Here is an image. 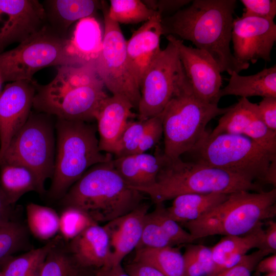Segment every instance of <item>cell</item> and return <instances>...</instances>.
<instances>
[{
    "label": "cell",
    "instance_id": "74e56055",
    "mask_svg": "<svg viewBox=\"0 0 276 276\" xmlns=\"http://www.w3.org/2000/svg\"><path fill=\"white\" fill-rule=\"evenodd\" d=\"M151 213L175 246L193 243L197 240L168 215L163 203H156Z\"/></svg>",
    "mask_w": 276,
    "mask_h": 276
},
{
    "label": "cell",
    "instance_id": "60d3db41",
    "mask_svg": "<svg viewBox=\"0 0 276 276\" xmlns=\"http://www.w3.org/2000/svg\"><path fill=\"white\" fill-rule=\"evenodd\" d=\"M244 7L243 17H255L274 20L276 15L275 0H241Z\"/></svg>",
    "mask_w": 276,
    "mask_h": 276
},
{
    "label": "cell",
    "instance_id": "f907efd6",
    "mask_svg": "<svg viewBox=\"0 0 276 276\" xmlns=\"http://www.w3.org/2000/svg\"><path fill=\"white\" fill-rule=\"evenodd\" d=\"M263 276H276V272L266 274Z\"/></svg>",
    "mask_w": 276,
    "mask_h": 276
},
{
    "label": "cell",
    "instance_id": "6da1fadb",
    "mask_svg": "<svg viewBox=\"0 0 276 276\" xmlns=\"http://www.w3.org/2000/svg\"><path fill=\"white\" fill-rule=\"evenodd\" d=\"M236 0H194L188 7L162 17L163 35H177L209 54L221 73L230 75L249 66L237 60L230 49Z\"/></svg>",
    "mask_w": 276,
    "mask_h": 276
},
{
    "label": "cell",
    "instance_id": "3957f363",
    "mask_svg": "<svg viewBox=\"0 0 276 276\" xmlns=\"http://www.w3.org/2000/svg\"><path fill=\"white\" fill-rule=\"evenodd\" d=\"M143 194L128 186L111 159L90 167L60 200L63 207L78 208L96 223H106L139 206Z\"/></svg>",
    "mask_w": 276,
    "mask_h": 276
},
{
    "label": "cell",
    "instance_id": "9a60e30c",
    "mask_svg": "<svg viewBox=\"0 0 276 276\" xmlns=\"http://www.w3.org/2000/svg\"><path fill=\"white\" fill-rule=\"evenodd\" d=\"M227 133L253 140L269 152L276 154V132L269 130L260 116L258 104L241 98L222 114L210 136Z\"/></svg>",
    "mask_w": 276,
    "mask_h": 276
},
{
    "label": "cell",
    "instance_id": "83f0119b",
    "mask_svg": "<svg viewBox=\"0 0 276 276\" xmlns=\"http://www.w3.org/2000/svg\"><path fill=\"white\" fill-rule=\"evenodd\" d=\"M96 269L84 267L75 259L60 235L49 251L39 276H94Z\"/></svg>",
    "mask_w": 276,
    "mask_h": 276
},
{
    "label": "cell",
    "instance_id": "816d5d0a",
    "mask_svg": "<svg viewBox=\"0 0 276 276\" xmlns=\"http://www.w3.org/2000/svg\"><path fill=\"white\" fill-rule=\"evenodd\" d=\"M0 276H3V272L1 270H0Z\"/></svg>",
    "mask_w": 276,
    "mask_h": 276
},
{
    "label": "cell",
    "instance_id": "1f68e13d",
    "mask_svg": "<svg viewBox=\"0 0 276 276\" xmlns=\"http://www.w3.org/2000/svg\"><path fill=\"white\" fill-rule=\"evenodd\" d=\"M26 216L28 229L38 239L49 241L59 232V215L52 208L31 202Z\"/></svg>",
    "mask_w": 276,
    "mask_h": 276
},
{
    "label": "cell",
    "instance_id": "4316f807",
    "mask_svg": "<svg viewBox=\"0 0 276 276\" xmlns=\"http://www.w3.org/2000/svg\"><path fill=\"white\" fill-rule=\"evenodd\" d=\"M228 194L187 193L173 199L166 208L168 215L179 224L195 221L224 201Z\"/></svg>",
    "mask_w": 276,
    "mask_h": 276
},
{
    "label": "cell",
    "instance_id": "d6a6232c",
    "mask_svg": "<svg viewBox=\"0 0 276 276\" xmlns=\"http://www.w3.org/2000/svg\"><path fill=\"white\" fill-rule=\"evenodd\" d=\"M109 2L108 15L119 25L146 22L157 12L148 8L140 0H110Z\"/></svg>",
    "mask_w": 276,
    "mask_h": 276
},
{
    "label": "cell",
    "instance_id": "4dcf8cb0",
    "mask_svg": "<svg viewBox=\"0 0 276 276\" xmlns=\"http://www.w3.org/2000/svg\"><path fill=\"white\" fill-rule=\"evenodd\" d=\"M56 239V236L41 247L5 260L2 262L3 276H39L42 264Z\"/></svg>",
    "mask_w": 276,
    "mask_h": 276
},
{
    "label": "cell",
    "instance_id": "7402d4cb",
    "mask_svg": "<svg viewBox=\"0 0 276 276\" xmlns=\"http://www.w3.org/2000/svg\"><path fill=\"white\" fill-rule=\"evenodd\" d=\"M103 33L100 22L94 16L76 22L72 34L68 38L67 51L76 66H88L96 69Z\"/></svg>",
    "mask_w": 276,
    "mask_h": 276
},
{
    "label": "cell",
    "instance_id": "8992f818",
    "mask_svg": "<svg viewBox=\"0 0 276 276\" xmlns=\"http://www.w3.org/2000/svg\"><path fill=\"white\" fill-rule=\"evenodd\" d=\"M55 129L57 150L48 196L60 200L88 169L113 157L100 149L97 126L90 122L56 118Z\"/></svg>",
    "mask_w": 276,
    "mask_h": 276
},
{
    "label": "cell",
    "instance_id": "7bdbcfd3",
    "mask_svg": "<svg viewBox=\"0 0 276 276\" xmlns=\"http://www.w3.org/2000/svg\"><path fill=\"white\" fill-rule=\"evenodd\" d=\"M258 107L262 120L266 127L276 132V97L263 98L258 104Z\"/></svg>",
    "mask_w": 276,
    "mask_h": 276
},
{
    "label": "cell",
    "instance_id": "e575fe53",
    "mask_svg": "<svg viewBox=\"0 0 276 276\" xmlns=\"http://www.w3.org/2000/svg\"><path fill=\"white\" fill-rule=\"evenodd\" d=\"M183 255L186 276H212L214 265L211 247L186 244Z\"/></svg>",
    "mask_w": 276,
    "mask_h": 276
},
{
    "label": "cell",
    "instance_id": "ac0fdd59",
    "mask_svg": "<svg viewBox=\"0 0 276 276\" xmlns=\"http://www.w3.org/2000/svg\"><path fill=\"white\" fill-rule=\"evenodd\" d=\"M162 17L161 14L156 12L134 31L126 42L129 67L140 88L146 73L162 50Z\"/></svg>",
    "mask_w": 276,
    "mask_h": 276
},
{
    "label": "cell",
    "instance_id": "7c38bea8",
    "mask_svg": "<svg viewBox=\"0 0 276 276\" xmlns=\"http://www.w3.org/2000/svg\"><path fill=\"white\" fill-rule=\"evenodd\" d=\"M104 29L102 49L97 61V73L112 95L127 98L137 108L141 99L140 88L130 70L126 42L120 25L108 15V5L101 1Z\"/></svg>",
    "mask_w": 276,
    "mask_h": 276
},
{
    "label": "cell",
    "instance_id": "ee69618b",
    "mask_svg": "<svg viewBox=\"0 0 276 276\" xmlns=\"http://www.w3.org/2000/svg\"><path fill=\"white\" fill-rule=\"evenodd\" d=\"M146 6L153 11L163 14L179 10L192 1L189 0H143Z\"/></svg>",
    "mask_w": 276,
    "mask_h": 276
},
{
    "label": "cell",
    "instance_id": "d4e9b609",
    "mask_svg": "<svg viewBox=\"0 0 276 276\" xmlns=\"http://www.w3.org/2000/svg\"><path fill=\"white\" fill-rule=\"evenodd\" d=\"M101 1L94 0H48L43 6L49 27L66 37L68 29L73 23L94 16L101 9Z\"/></svg>",
    "mask_w": 276,
    "mask_h": 276
},
{
    "label": "cell",
    "instance_id": "836d02e7",
    "mask_svg": "<svg viewBox=\"0 0 276 276\" xmlns=\"http://www.w3.org/2000/svg\"><path fill=\"white\" fill-rule=\"evenodd\" d=\"M29 231L20 222L12 220L0 227V263L30 246Z\"/></svg>",
    "mask_w": 276,
    "mask_h": 276
},
{
    "label": "cell",
    "instance_id": "5b68a950",
    "mask_svg": "<svg viewBox=\"0 0 276 276\" xmlns=\"http://www.w3.org/2000/svg\"><path fill=\"white\" fill-rule=\"evenodd\" d=\"M194 162L219 168L260 183L276 185V154L243 135L208 131L189 152Z\"/></svg>",
    "mask_w": 276,
    "mask_h": 276
},
{
    "label": "cell",
    "instance_id": "d6986e66",
    "mask_svg": "<svg viewBox=\"0 0 276 276\" xmlns=\"http://www.w3.org/2000/svg\"><path fill=\"white\" fill-rule=\"evenodd\" d=\"M149 205L141 203L131 212L104 225L108 235L110 251L109 265L122 260L137 246L142 235Z\"/></svg>",
    "mask_w": 276,
    "mask_h": 276
},
{
    "label": "cell",
    "instance_id": "f6af8a7d",
    "mask_svg": "<svg viewBox=\"0 0 276 276\" xmlns=\"http://www.w3.org/2000/svg\"><path fill=\"white\" fill-rule=\"evenodd\" d=\"M124 268L131 276H165L154 267L139 262L133 261Z\"/></svg>",
    "mask_w": 276,
    "mask_h": 276
},
{
    "label": "cell",
    "instance_id": "ab89813d",
    "mask_svg": "<svg viewBox=\"0 0 276 276\" xmlns=\"http://www.w3.org/2000/svg\"><path fill=\"white\" fill-rule=\"evenodd\" d=\"M270 254L265 250L258 249L247 254L235 265L223 270L215 276H251L258 263Z\"/></svg>",
    "mask_w": 276,
    "mask_h": 276
},
{
    "label": "cell",
    "instance_id": "5bb4252c",
    "mask_svg": "<svg viewBox=\"0 0 276 276\" xmlns=\"http://www.w3.org/2000/svg\"><path fill=\"white\" fill-rule=\"evenodd\" d=\"M45 22L43 4L37 0H0V50L25 41Z\"/></svg>",
    "mask_w": 276,
    "mask_h": 276
},
{
    "label": "cell",
    "instance_id": "f1b7e54d",
    "mask_svg": "<svg viewBox=\"0 0 276 276\" xmlns=\"http://www.w3.org/2000/svg\"><path fill=\"white\" fill-rule=\"evenodd\" d=\"M133 261L150 265L165 276H186L183 255L175 246L136 249Z\"/></svg>",
    "mask_w": 276,
    "mask_h": 276
},
{
    "label": "cell",
    "instance_id": "c3c4849f",
    "mask_svg": "<svg viewBox=\"0 0 276 276\" xmlns=\"http://www.w3.org/2000/svg\"><path fill=\"white\" fill-rule=\"evenodd\" d=\"M254 270L256 274L276 272V254L262 259L257 264Z\"/></svg>",
    "mask_w": 276,
    "mask_h": 276
},
{
    "label": "cell",
    "instance_id": "7dc6e473",
    "mask_svg": "<svg viewBox=\"0 0 276 276\" xmlns=\"http://www.w3.org/2000/svg\"><path fill=\"white\" fill-rule=\"evenodd\" d=\"M13 205L8 201L0 185V227L14 220Z\"/></svg>",
    "mask_w": 276,
    "mask_h": 276
},
{
    "label": "cell",
    "instance_id": "f546056e",
    "mask_svg": "<svg viewBox=\"0 0 276 276\" xmlns=\"http://www.w3.org/2000/svg\"><path fill=\"white\" fill-rule=\"evenodd\" d=\"M0 185L13 205L25 194L31 191L38 193L35 176L28 168L20 165H0Z\"/></svg>",
    "mask_w": 276,
    "mask_h": 276
},
{
    "label": "cell",
    "instance_id": "277c9868",
    "mask_svg": "<svg viewBox=\"0 0 276 276\" xmlns=\"http://www.w3.org/2000/svg\"><path fill=\"white\" fill-rule=\"evenodd\" d=\"M148 195L156 204L187 193H221L264 191L261 184L225 170L180 157L166 156L155 183L148 187L134 189Z\"/></svg>",
    "mask_w": 276,
    "mask_h": 276
},
{
    "label": "cell",
    "instance_id": "8fae6325",
    "mask_svg": "<svg viewBox=\"0 0 276 276\" xmlns=\"http://www.w3.org/2000/svg\"><path fill=\"white\" fill-rule=\"evenodd\" d=\"M153 61L143 78L137 107L139 120L159 114L174 96L192 89L180 61L174 36Z\"/></svg>",
    "mask_w": 276,
    "mask_h": 276
},
{
    "label": "cell",
    "instance_id": "2e32d148",
    "mask_svg": "<svg viewBox=\"0 0 276 276\" xmlns=\"http://www.w3.org/2000/svg\"><path fill=\"white\" fill-rule=\"evenodd\" d=\"M35 84L33 80L12 82L0 94V162L11 140L29 117Z\"/></svg>",
    "mask_w": 276,
    "mask_h": 276
},
{
    "label": "cell",
    "instance_id": "b9f144b4",
    "mask_svg": "<svg viewBox=\"0 0 276 276\" xmlns=\"http://www.w3.org/2000/svg\"><path fill=\"white\" fill-rule=\"evenodd\" d=\"M163 134L161 113L148 119L147 125L136 153H145L155 146Z\"/></svg>",
    "mask_w": 276,
    "mask_h": 276
},
{
    "label": "cell",
    "instance_id": "ba28073f",
    "mask_svg": "<svg viewBox=\"0 0 276 276\" xmlns=\"http://www.w3.org/2000/svg\"><path fill=\"white\" fill-rule=\"evenodd\" d=\"M228 108L200 100L192 89L174 96L160 112L165 155L174 159L189 152L206 133L209 122Z\"/></svg>",
    "mask_w": 276,
    "mask_h": 276
},
{
    "label": "cell",
    "instance_id": "f35d334b",
    "mask_svg": "<svg viewBox=\"0 0 276 276\" xmlns=\"http://www.w3.org/2000/svg\"><path fill=\"white\" fill-rule=\"evenodd\" d=\"M175 246L151 214H147L140 241L136 249L143 248H161Z\"/></svg>",
    "mask_w": 276,
    "mask_h": 276
},
{
    "label": "cell",
    "instance_id": "44dd1931",
    "mask_svg": "<svg viewBox=\"0 0 276 276\" xmlns=\"http://www.w3.org/2000/svg\"><path fill=\"white\" fill-rule=\"evenodd\" d=\"M67 244L75 259L84 267L97 269L110 265L109 240L104 226L91 225Z\"/></svg>",
    "mask_w": 276,
    "mask_h": 276
},
{
    "label": "cell",
    "instance_id": "9c48e42d",
    "mask_svg": "<svg viewBox=\"0 0 276 276\" xmlns=\"http://www.w3.org/2000/svg\"><path fill=\"white\" fill-rule=\"evenodd\" d=\"M52 116L31 111L28 119L11 140L0 162L24 166L35 176L38 193H45L44 185L52 178L55 158V125Z\"/></svg>",
    "mask_w": 276,
    "mask_h": 276
},
{
    "label": "cell",
    "instance_id": "cb8c5ba5",
    "mask_svg": "<svg viewBox=\"0 0 276 276\" xmlns=\"http://www.w3.org/2000/svg\"><path fill=\"white\" fill-rule=\"evenodd\" d=\"M166 156L157 150L154 154L135 153L112 159L113 165L128 186L132 188L150 187L155 183Z\"/></svg>",
    "mask_w": 276,
    "mask_h": 276
},
{
    "label": "cell",
    "instance_id": "603a6c76",
    "mask_svg": "<svg viewBox=\"0 0 276 276\" xmlns=\"http://www.w3.org/2000/svg\"><path fill=\"white\" fill-rule=\"evenodd\" d=\"M263 222L248 233L240 236H224L211 247L214 268L212 276L237 264L252 248H263Z\"/></svg>",
    "mask_w": 276,
    "mask_h": 276
},
{
    "label": "cell",
    "instance_id": "d590c367",
    "mask_svg": "<svg viewBox=\"0 0 276 276\" xmlns=\"http://www.w3.org/2000/svg\"><path fill=\"white\" fill-rule=\"evenodd\" d=\"M59 215V233L66 242L73 240L87 227L98 224L82 210L73 207H63Z\"/></svg>",
    "mask_w": 276,
    "mask_h": 276
},
{
    "label": "cell",
    "instance_id": "e0dca14e",
    "mask_svg": "<svg viewBox=\"0 0 276 276\" xmlns=\"http://www.w3.org/2000/svg\"><path fill=\"white\" fill-rule=\"evenodd\" d=\"M175 41L193 94L206 103L218 104L222 78L216 62L205 51L187 46L175 37Z\"/></svg>",
    "mask_w": 276,
    "mask_h": 276
},
{
    "label": "cell",
    "instance_id": "52a82bcc",
    "mask_svg": "<svg viewBox=\"0 0 276 276\" xmlns=\"http://www.w3.org/2000/svg\"><path fill=\"white\" fill-rule=\"evenodd\" d=\"M276 215V189L259 192L240 191L198 219L183 224L196 239L211 236L246 234Z\"/></svg>",
    "mask_w": 276,
    "mask_h": 276
},
{
    "label": "cell",
    "instance_id": "681fc988",
    "mask_svg": "<svg viewBox=\"0 0 276 276\" xmlns=\"http://www.w3.org/2000/svg\"><path fill=\"white\" fill-rule=\"evenodd\" d=\"M94 276H131L126 272L121 264L108 265L96 269Z\"/></svg>",
    "mask_w": 276,
    "mask_h": 276
},
{
    "label": "cell",
    "instance_id": "8d00e7d4",
    "mask_svg": "<svg viewBox=\"0 0 276 276\" xmlns=\"http://www.w3.org/2000/svg\"><path fill=\"white\" fill-rule=\"evenodd\" d=\"M148 119L128 121L116 146L115 158L135 154L147 125Z\"/></svg>",
    "mask_w": 276,
    "mask_h": 276
},
{
    "label": "cell",
    "instance_id": "484cf974",
    "mask_svg": "<svg viewBox=\"0 0 276 276\" xmlns=\"http://www.w3.org/2000/svg\"><path fill=\"white\" fill-rule=\"evenodd\" d=\"M227 95L247 99L254 96L276 97L275 65L250 76H240L239 73L233 72L228 84L219 90L218 98L220 100Z\"/></svg>",
    "mask_w": 276,
    "mask_h": 276
},
{
    "label": "cell",
    "instance_id": "ffe728a7",
    "mask_svg": "<svg viewBox=\"0 0 276 276\" xmlns=\"http://www.w3.org/2000/svg\"><path fill=\"white\" fill-rule=\"evenodd\" d=\"M133 108L130 101L120 95L108 96L102 103L95 117L101 151L113 154L129 118L134 116Z\"/></svg>",
    "mask_w": 276,
    "mask_h": 276
},
{
    "label": "cell",
    "instance_id": "30bf717a",
    "mask_svg": "<svg viewBox=\"0 0 276 276\" xmlns=\"http://www.w3.org/2000/svg\"><path fill=\"white\" fill-rule=\"evenodd\" d=\"M67 42L68 37L46 25L16 48L0 54V82L31 81L44 67L76 66L67 53Z\"/></svg>",
    "mask_w": 276,
    "mask_h": 276
},
{
    "label": "cell",
    "instance_id": "bcb514c9",
    "mask_svg": "<svg viewBox=\"0 0 276 276\" xmlns=\"http://www.w3.org/2000/svg\"><path fill=\"white\" fill-rule=\"evenodd\" d=\"M266 229H264L262 250L268 251L270 254L276 252V223L272 219L265 222Z\"/></svg>",
    "mask_w": 276,
    "mask_h": 276
},
{
    "label": "cell",
    "instance_id": "4fadbf2b",
    "mask_svg": "<svg viewBox=\"0 0 276 276\" xmlns=\"http://www.w3.org/2000/svg\"><path fill=\"white\" fill-rule=\"evenodd\" d=\"M232 40L234 56L239 62L255 63L260 59L270 61L276 25L274 20L258 17H238L233 20Z\"/></svg>",
    "mask_w": 276,
    "mask_h": 276
},
{
    "label": "cell",
    "instance_id": "7a4b0ae2",
    "mask_svg": "<svg viewBox=\"0 0 276 276\" xmlns=\"http://www.w3.org/2000/svg\"><path fill=\"white\" fill-rule=\"evenodd\" d=\"M33 107L36 111L67 120L91 122L108 96L96 69L62 65L47 84L35 82Z\"/></svg>",
    "mask_w": 276,
    "mask_h": 276
}]
</instances>
